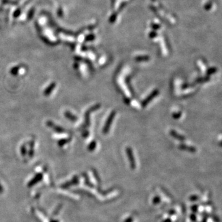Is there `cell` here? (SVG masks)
<instances>
[{"instance_id": "6da1fadb", "label": "cell", "mask_w": 222, "mask_h": 222, "mask_svg": "<svg viewBox=\"0 0 222 222\" xmlns=\"http://www.w3.org/2000/svg\"><path fill=\"white\" fill-rule=\"evenodd\" d=\"M116 111H112L110 114V115L109 116L108 118H107V119L106 121V124H105V125L103 127V133L104 134H107V133L109 132L112 121L114 119V117H115V116H116Z\"/></svg>"}, {"instance_id": "4fadbf2b", "label": "cell", "mask_w": 222, "mask_h": 222, "mask_svg": "<svg viewBox=\"0 0 222 222\" xmlns=\"http://www.w3.org/2000/svg\"><path fill=\"white\" fill-rule=\"evenodd\" d=\"M71 138H66V139H62L58 141V145L60 146H62L63 145H66V143H68L69 141H70Z\"/></svg>"}, {"instance_id": "8992f818", "label": "cell", "mask_w": 222, "mask_h": 222, "mask_svg": "<svg viewBox=\"0 0 222 222\" xmlns=\"http://www.w3.org/2000/svg\"><path fill=\"white\" fill-rule=\"evenodd\" d=\"M179 149L183 150V151H187L191 153H195L196 151V149L195 147L188 146L184 144H182L179 146Z\"/></svg>"}, {"instance_id": "5b68a950", "label": "cell", "mask_w": 222, "mask_h": 222, "mask_svg": "<svg viewBox=\"0 0 222 222\" xmlns=\"http://www.w3.org/2000/svg\"><path fill=\"white\" fill-rule=\"evenodd\" d=\"M170 135L171 136V137H174L176 140H178V141H184L186 140V138L184 137V136L181 135L180 134H178L176 131H175L174 130H170Z\"/></svg>"}, {"instance_id": "8fae6325", "label": "cell", "mask_w": 222, "mask_h": 222, "mask_svg": "<svg viewBox=\"0 0 222 222\" xmlns=\"http://www.w3.org/2000/svg\"><path fill=\"white\" fill-rule=\"evenodd\" d=\"M217 69L216 67H210V68H209L208 69H207V71H206L207 76H209L210 75L214 74L215 73L217 72Z\"/></svg>"}, {"instance_id": "ac0fdd59", "label": "cell", "mask_w": 222, "mask_h": 222, "mask_svg": "<svg viewBox=\"0 0 222 222\" xmlns=\"http://www.w3.org/2000/svg\"><path fill=\"white\" fill-rule=\"evenodd\" d=\"M88 135H89V132H88V131H85V132H83V137L87 138Z\"/></svg>"}, {"instance_id": "277c9868", "label": "cell", "mask_w": 222, "mask_h": 222, "mask_svg": "<svg viewBox=\"0 0 222 222\" xmlns=\"http://www.w3.org/2000/svg\"><path fill=\"white\" fill-rule=\"evenodd\" d=\"M47 125L49 127H51L52 128L53 130L57 132V133H64V132H65V130L64 129L59 126H58V125H54V124L53 122V121H47Z\"/></svg>"}, {"instance_id": "3957f363", "label": "cell", "mask_w": 222, "mask_h": 222, "mask_svg": "<svg viewBox=\"0 0 222 222\" xmlns=\"http://www.w3.org/2000/svg\"><path fill=\"white\" fill-rule=\"evenodd\" d=\"M126 153L128 156V158L129 159V161L130 162V166L132 169L135 168L136 167V163H135V157L133 153V151L132 149L130 147H127L126 149Z\"/></svg>"}, {"instance_id": "9c48e42d", "label": "cell", "mask_w": 222, "mask_h": 222, "mask_svg": "<svg viewBox=\"0 0 222 222\" xmlns=\"http://www.w3.org/2000/svg\"><path fill=\"white\" fill-rule=\"evenodd\" d=\"M64 115H65V116L67 119H68L69 120L72 121H75L77 120V116H75V115H73L70 112H69V111H66L65 113H64Z\"/></svg>"}, {"instance_id": "ba28073f", "label": "cell", "mask_w": 222, "mask_h": 222, "mask_svg": "<svg viewBox=\"0 0 222 222\" xmlns=\"http://www.w3.org/2000/svg\"><path fill=\"white\" fill-rule=\"evenodd\" d=\"M91 112V110L89 109L85 113V127H88L90 125V115Z\"/></svg>"}, {"instance_id": "9a60e30c", "label": "cell", "mask_w": 222, "mask_h": 222, "mask_svg": "<svg viewBox=\"0 0 222 222\" xmlns=\"http://www.w3.org/2000/svg\"><path fill=\"white\" fill-rule=\"evenodd\" d=\"M19 66L14 67L11 69V74L13 75H16L19 72Z\"/></svg>"}, {"instance_id": "e0dca14e", "label": "cell", "mask_w": 222, "mask_h": 222, "mask_svg": "<svg viewBox=\"0 0 222 222\" xmlns=\"http://www.w3.org/2000/svg\"><path fill=\"white\" fill-rule=\"evenodd\" d=\"M21 152H22V155L25 154V153H26V147H25V145H23L22 146V148H21Z\"/></svg>"}, {"instance_id": "5bb4252c", "label": "cell", "mask_w": 222, "mask_h": 222, "mask_svg": "<svg viewBox=\"0 0 222 222\" xmlns=\"http://www.w3.org/2000/svg\"><path fill=\"white\" fill-rule=\"evenodd\" d=\"M96 146V142L95 141H92L88 147V150L90 151H93V150H95Z\"/></svg>"}, {"instance_id": "7c38bea8", "label": "cell", "mask_w": 222, "mask_h": 222, "mask_svg": "<svg viewBox=\"0 0 222 222\" xmlns=\"http://www.w3.org/2000/svg\"><path fill=\"white\" fill-rule=\"evenodd\" d=\"M210 80V77L209 76H205L203 77H200L198 78L196 80V83H202V82H208Z\"/></svg>"}, {"instance_id": "d6986e66", "label": "cell", "mask_w": 222, "mask_h": 222, "mask_svg": "<svg viewBox=\"0 0 222 222\" xmlns=\"http://www.w3.org/2000/svg\"><path fill=\"white\" fill-rule=\"evenodd\" d=\"M129 99V98H128ZM128 98H126V99H125V103L127 104H128L129 103H130V99H128Z\"/></svg>"}, {"instance_id": "52a82bcc", "label": "cell", "mask_w": 222, "mask_h": 222, "mask_svg": "<svg viewBox=\"0 0 222 222\" xmlns=\"http://www.w3.org/2000/svg\"><path fill=\"white\" fill-rule=\"evenodd\" d=\"M56 86V83L53 82L52 83L50 84L48 87L46 88V90L44 91L43 92V95L45 96H48L49 95H50V94L51 93V92L53 91V90L55 88Z\"/></svg>"}, {"instance_id": "30bf717a", "label": "cell", "mask_w": 222, "mask_h": 222, "mask_svg": "<svg viewBox=\"0 0 222 222\" xmlns=\"http://www.w3.org/2000/svg\"><path fill=\"white\" fill-rule=\"evenodd\" d=\"M150 58L148 56H139L135 58V61L138 62H146L149 60Z\"/></svg>"}, {"instance_id": "7a4b0ae2", "label": "cell", "mask_w": 222, "mask_h": 222, "mask_svg": "<svg viewBox=\"0 0 222 222\" xmlns=\"http://www.w3.org/2000/svg\"><path fill=\"white\" fill-rule=\"evenodd\" d=\"M159 91L158 90H155L153 91H152L151 93H150V95L148 96H147L145 100H143V101H142L141 106L143 107H146L154 98H155L157 95H159Z\"/></svg>"}, {"instance_id": "2e32d148", "label": "cell", "mask_w": 222, "mask_h": 222, "mask_svg": "<svg viewBox=\"0 0 222 222\" xmlns=\"http://www.w3.org/2000/svg\"><path fill=\"white\" fill-rule=\"evenodd\" d=\"M182 116V112H174L172 114V117L175 119H179Z\"/></svg>"}]
</instances>
